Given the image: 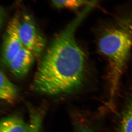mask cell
I'll list each match as a JSON object with an SVG mask.
<instances>
[{
  "instance_id": "obj_1",
  "label": "cell",
  "mask_w": 132,
  "mask_h": 132,
  "mask_svg": "<svg viewBox=\"0 0 132 132\" xmlns=\"http://www.w3.org/2000/svg\"><path fill=\"white\" fill-rule=\"evenodd\" d=\"M86 13H80L55 36L41 60L33 82L37 92L55 95L71 93L82 86L86 76L85 55L76 39V29Z\"/></svg>"
},
{
  "instance_id": "obj_2",
  "label": "cell",
  "mask_w": 132,
  "mask_h": 132,
  "mask_svg": "<svg viewBox=\"0 0 132 132\" xmlns=\"http://www.w3.org/2000/svg\"><path fill=\"white\" fill-rule=\"evenodd\" d=\"M110 66V98H115L132 48V22L123 16L104 29L97 42Z\"/></svg>"
},
{
  "instance_id": "obj_3",
  "label": "cell",
  "mask_w": 132,
  "mask_h": 132,
  "mask_svg": "<svg viewBox=\"0 0 132 132\" xmlns=\"http://www.w3.org/2000/svg\"><path fill=\"white\" fill-rule=\"evenodd\" d=\"M19 33L23 46L38 59L45 49L46 41L32 16L25 10L18 11Z\"/></svg>"
},
{
  "instance_id": "obj_4",
  "label": "cell",
  "mask_w": 132,
  "mask_h": 132,
  "mask_svg": "<svg viewBox=\"0 0 132 132\" xmlns=\"http://www.w3.org/2000/svg\"><path fill=\"white\" fill-rule=\"evenodd\" d=\"M19 15L17 12L8 24L3 39L2 60L6 66H9L24 46L19 35Z\"/></svg>"
},
{
  "instance_id": "obj_5",
  "label": "cell",
  "mask_w": 132,
  "mask_h": 132,
  "mask_svg": "<svg viewBox=\"0 0 132 132\" xmlns=\"http://www.w3.org/2000/svg\"><path fill=\"white\" fill-rule=\"evenodd\" d=\"M35 58L30 50L23 46L9 65L10 71L17 78H24L28 73Z\"/></svg>"
},
{
  "instance_id": "obj_6",
  "label": "cell",
  "mask_w": 132,
  "mask_h": 132,
  "mask_svg": "<svg viewBox=\"0 0 132 132\" xmlns=\"http://www.w3.org/2000/svg\"><path fill=\"white\" fill-rule=\"evenodd\" d=\"M117 132H132V89L126 98L121 109Z\"/></svg>"
},
{
  "instance_id": "obj_7",
  "label": "cell",
  "mask_w": 132,
  "mask_h": 132,
  "mask_svg": "<svg viewBox=\"0 0 132 132\" xmlns=\"http://www.w3.org/2000/svg\"><path fill=\"white\" fill-rule=\"evenodd\" d=\"M0 98L4 101L13 104L19 95V88L9 79L2 70L0 73Z\"/></svg>"
},
{
  "instance_id": "obj_8",
  "label": "cell",
  "mask_w": 132,
  "mask_h": 132,
  "mask_svg": "<svg viewBox=\"0 0 132 132\" xmlns=\"http://www.w3.org/2000/svg\"><path fill=\"white\" fill-rule=\"evenodd\" d=\"M28 125L20 117L9 116L1 121L0 132H26Z\"/></svg>"
},
{
  "instance_id": "obj_9",
  "label": "cell",
  "mask_w": 132,
  "mask_h": 132,
  "mask_svg": "<svg viewBox=\"0 0 132 132\" xmlns=\"http://www.w3.org/2000/svg\"><path fill=\"white\" fill-rule=\"evenodd\" d=\"M52 4L57 9H67L73 10H78L82 6L89 5L88 0H50Z\"/></svg>"
},
{
  "instance_id": "obj_10",
  "label": "cell",
  "mask_w": 132,
  "mask_h": 132,
  "mask_svg": "<svg viewBox=\"0 0 132 132\" xmlns=\"http://www.w3.org/2000/svg\"><path fill=\"white\" fill-rule=\"evenodd\" d=\"M41 114L37 112H32L30 114L28 127L26 132H41L42 127Z\"/></svg>"
},
{
  "instance_id": "obj_11",
  "label": "cell",
  "mask_w": 132,
  "mask_h": 132,
  "mask_svg": "<svg viewBox=\"0 0 132 132\" xmlns=\"http://www.w3.org/2000/svg\"><path fill=\"white\" fill-rule=\"evenodd\" d=\"M75 132H97L92 125L88 124H79L76 127Z\"/></svg>"
}]
</instances>
